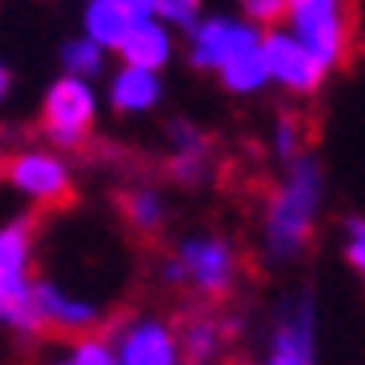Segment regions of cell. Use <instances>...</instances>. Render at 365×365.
<instances>
[{
    "label": "cell",
    "instance_id": "cb8c5ba5",
    "mask_svg": "<svg viewBox=\"0 0 365 365\" xmlns=\"http://www.w3.org/2000/svg\"><path fill=\"white\" fill-rule=\"evenodd\" d=\"M281 12H285V0H237V16H245L257 29L281 24Z\"/></svg>",
    "mask_w": 365,
    "mask_h": 365
},
{
    "label": "cell",
    "instance_id": "484cf974",
    "mask_svg": "<svg viewBox=\"0 0 365 365\" xmlns=\"http://www.w3.org/2000/svg\"><path fill=\"white\" fill-rule=\"evenodd\" d=\"M12 88H16V81H12V68H9V61L0 56V105L12 97Z\"/></svg>",
    "mask_w": 365,
    "mask_h": 365
},
{
    "label": "cell",
    "instance_id": "7c38bea8",
    "mask_svg": "<svg viewBox=\"0 0 365 365\" xmlns=\"http://www.w3.org/2000/svg\"><path fill=\"white\" fill-rule=\"evenodd\" d=\"M165 101V73L137 65H117L108 73V85L101 93V105H108L117 117H149Z\"/></svg>",
    "mask_w": 365,
    "mask_h": 365
},
{
    "label": "cell",
    "instance_id": "5b68a950",
    "mask_svg": "<svg viewBox=\"0 0 365 365\" xmlns=\"http://www.w3.org/2000/svg\"><path fill=\"white\" fill-rule=\"evenodd\" d=\"M173 261L181 265V281L201 297H225L241 277V253H237L233 237L217 233V229L181 233L173 245Z\"/></svg>",
    "mask_w": 365,
    "mask_h": 365
},
{
    "label": "cell",
    "instance_id": "52a82bcc",
    "mask_svg": "<svg viewBox=\"0 0 365 365\" xmlns=\"http://www.w3.org/2000/svg\"><path fill=\"white\" fill-rule=\"evenodd\" d=\"M261 365H322V313L309 289L289 293L277 305Z\"/></svg>",
    "mask_w": 365,
    "mask_h": 365
},
{
    "label": "cell",
    "instance_id": "9c48e42d",
    "mask_svg": "<svg viewBox=\"0 0 365 365\" xmlns=\"http://www.w3.org/2000/svg\"><path fill=\"white\" fill-rule=\"evenodd\" d=\"M261 56H265V68H269V85H277L289 97H317L325 81H329V68L297 36L285 33L281 24L261 29Z\"/></svg>",
    "mask_w": 365,
    "mask_h": 365
},
{
    "label": "cell",
    "instance_id": "d6986e66",
    "mask_svg": "<svg viewBox=\"0 0 365 365\" xmlns=\"http://www.w3.org/2000/svg\"><path fill=\"white\" fill-rule=\"evenodd\" d=\"M48 365H117V357H113L108 337H101L93 329V333H76L61 354L48 357Z\"/></svg>",
    "mask_w": 365,
    "mask_h": 365
},
{
    "label": "cell",
    "instance_id": "4fadbf2b",
    "mask_svg": "<svg viewBox=\"0 0 365 365\" xmlns=\"http://www.w3.org/2000/svg\"><path fill=\"white\" fill-rule=\"evenodd\" d=\"M113 56H120V65L165 73V68L177 61V33H173L165 21H157V16H137Z\"/></svg>",
    "mask_w": 365,
    "mask_h": 365
},
{
    "label": "cell",
    "instance_id": "7a4b0ae2",
    "mask_svg": "<svg viewBox=\"0 0 365 365\" xmlns=\"http://www.w3.org/2000/svg\"><path fill=\"white\" fill-rule=\"evenodd\" d=\"M36 285V229L29 217L0 225V325L21 337H36L41 322L33 313Z\"/></svg>",
    "mask_w": 365,
    "mask_h": 365
},
{
    "label": "cell",
    "instance_id": "f1b7e54d",
    "mask_svg": "<svg viewBox=\"0 0 365 365\" xmlns=\"http://www.w3.org/2000/svg\"><path fill=\"white\" fill-rule=\"evenodd\" d=\"M0 161H4V157H0Z\"/></svg>",
    "mask_w": 365,
    "mask_h": 365
},
{
    "label": "cell",
    "instance_id": "8fae6325",
    "mask_svg": "<svg viewBox=\"0 0 365 365\" xmlns=\"http://www.w3.org/2000/svg\"><path fill=\"white\" fill-rule=\"evenodd\" d=\"M33 313H36V322H41V329H56V333H68V337L93 333L101 325V317H105L93 297L68 289V285H61L53 277H36Z\"/></svg>",
    "mask_w": 365,
    "mask_h": 365
},
{
    "label": "cell",
    "instance_id": "ba28073f",
    "mask_svg": "<svg viewBox=\"0 0 365 365\" xmlns=\"http://www.w3.org/2000/svg\"><path fill=\"white\" fill-rule=\"evenodd\" d=\"M253 44H261V29L249 24L245 16H237V12H201L185 29V61L197 73L213 76L229 56L245 53Z\"/></svg>",
    "mask_w": 365,
    "mask_h": 365
},
{
    "label": "cell",
    "instance_id": "ffe728a7",
    "mask_svg": "<svg viewBox=\"0 0 365 365\" xmlns=\"http://www.w3.org/2000/svg\"><path fill=\"white\" fill-rule=\"evenodd\" d=\"M305 125H301L293 113H285V117L273 120V129H269V149H273V157H281V161H293L297 153H305Z\"/></svg>",
    "mask_w": 365,
    "mask_h": 365
},
{
    "label": "cell",
    "instance_id": "4316f807",
    "mask_svg": "<svg viewBox=\"0 0 365 365\" xmlns=\"http://www.w3.org/2000/svg\"><path fill=\"white\" fill-rule=\"evenodd\" d=\"M161 281H165V285H185V281H181V265L173 261V253L161 261Z\"/></svg>",
    "mask_w": 365,
    "mask_h": 365
},
{
    "label": "cell",
    "instance_id": "ac0fdd59",
    "mask_svg": "<svg viewBox=\"0 0 365 365\" xmlns=\"http://www.w3.org/2000/svg\"><path fill=\"white\" fill-rule=\"evenodd\" d=\"M125 221H129L137 233H145V237L161 233L165 221H169V201H165V193L161 189H153V185L133 189V193L125 197Z\"/></svg>",
    "mask_w": 365,
    "mask_h": 365
},
{
    "label": "cell",
    "instance_id": "30bf717a",
    "mask_svg": "<svg viewBox=\"0 0 365 365\" xmlns=\"http://www.w3.org/2000/svg\"><path fill=\"white\" fill-rule=\"evenodd\" d=\"M117 365H181V341L177 325L161 313H137L113 329L108 337Z\"/></svg>",
    "mask_w": 365,
    "mask_h": 365
},
{
    "label": "cell",
    "instance_id": "44dd1931",
    "mask_svg": "<svg viewBox=\"0 0 365 365\" xmlns=\"http://www.w3.org/2000/svg\"><path fill=\"white\" fill-rule=\"evenodd\" d=\"M341 261L357 277L365 273V217L361 213H345L341 221Z\"/></svg>",
    "mask_w": 365,
    "mask_h": 365
},
{
    "label": "cell",
    "instance_id": "83f0119b",
    "mask_svg": "<svg viewBox=\"0 0 365 365\" xmlns=\"http://www.w3.org/2000/svg\"><path fill=\"white\" fill-rule=\"evenodd\" d=\"M120 9H129L133 16H153V9H149V0H117Z\"/></svg>",
    "mask_w": 365,
    "mask_h": 365
},
{
    "label": "cell",
    "instance_id": "603a6c76",
    "mask_svg": "<svg viewBox=\"0 0 365 365\" xmlns=\"http://www.w3.org/2000/svg\"><path fill=\"white\" fill-rule=\"evenodd\" d=\"M169 173H173V181H181V185H201L205 173H209V153H173Z\"/></svg>",
    "mask_w": 365,
    "mask_h": 365
},
{
    "label": "cell",
    "instance_id": "6da1fadb",
    "mask_svg": "<svg viewBox=\"0 0 365 365\" xmlns=\"http://www.w3.org/2000/svg\"><path fill=\"white\" fill-rule=\"evenodd\" d=\"M325 197H329V177L317 153H297L293 161H285L281 181L273 185V193L265 197L261 209V257L265 265L285 269L297 265L305 257V249L313 245V233L322 225Z\"/></svg>",
    "mask_w": 365,
    "mask_h": 365
},
{
    "label": "cell",
    "instance_id": "2e32d148",
    "mask_svg": "<svg viewBox=\"0 0 365 365\" xmlns=\"http://www.w3.org/2000/svg\"><path fill=\"white\" fill-rule=\"evenodd\" d=\"M213 76L221 81V88H225L229 97H257V93H265L269 88V68H265V56H261V44L229 56Z\"/></svg>",
    "mask_w": 365,
    "mask_h": 365
},
{
    "label": "cell",
    "instance_id": "7402d4cb",
    "mask_svg": "<svg viewBox=\"0 0 365 365\" xmlns=\"http://www.w3.org/2000/svg\"><path fill=\"white\" fill-rule=\"evenodd\" d=\"M149 9L157 21H165L173 33H185L189 24L205 12V0H149Z\"/></svg>",
    "mask_w": 365,
    "mask_h": 365
},
{
    "label": "cell",
    "instance_id": "8992f818",
    "mask_svg": "<svg viewBox=\"0 0 365 365\" xmlns=\"http://www.w3.org/2000/svg\"><path fill=\"white\" fill-rule=\"evenodd\" d=\"M0 177L16 197L33 205H65L76 189V177H73V161L68 153H56L48 145H24V149L9 153L0 161Z\"/></svg>",
    "mask_w": 365,
    "mask_h": 365
},
{
    "label": "cell",
    "instance_id": "277c9868",
    "mask_svg": "<svg viewBox=\"0 0 365 365\" xmlns=\"http://www.w3.org/2000/svg\"><path fill=\"white\" fill-rule=\"evenodd\" d=\"M281 29L297 36L329 73L349 65V53H354V4L349 0H285Z\"/></svg>",
    "mask_w": 365,
    "mask_h": 365
},
{
    "label": "cell",
    "instance_id": "3957f363",
    "mask_svg": "<svg viewBox=\"0 0 365 365\" xmlns=\"http://www.w3.org/2000/svg\"><path fill=\"white\" fill-rule=\"evenodd\" d=\"M97 120H101L97 81L68 76V73H56L48 81V88L41 97V113H36V125H41V137L48 149L76 153L81 145H88Z\"/></svg>",
    "mask_w": 365,
    "mask_h": 365
},
{
    "label": "cell",
    "instance_id": "d4e9b609",
    "mask_svg": "<svg viewBox=\"0 0 365 365\" xmlns=\"http://www.w3.org/2000/svg\"><path fill=\"white\" fill-rule=\"evenodd\" d=\"M169 149L173 153H209V140H205V133L197 129V125L173 120L169 125Z\"/></svg>",
    "mask_w": 365,
    "mask_h": 365
},
{
    "label": "cell",
    "instance_id": "5bb4252c",
    "mask_svg": "<svg viewBox=\"0 0 365 365\" xmlns=\"http://www.w3.org/2000/svg\"><path fill=\"white\" fill-rule=\"evenodd\" d=\"M137 21L129 9H120L117 0H85L81 12V36H88L93 44H101L108 56L117 53V44L125 41L129 24Z\"/></svg>",
    "mask_w": 365,
    "mask_h": 365
},
{
    "label": "cell",
    "instance_id": "9a60e30c",
    "mask_svg": "<svg viewBox=\"0 0 365 365\" xmlns=\"http://www.w3.org/2000/svg\"><path fill=\"white\" fill-rule=\"evenodd\" d=\"M225 329L229 325L213 313H193L185 317V325H177V341H181V357L185 361H197V365H209L221 345H225Z\"/></svg>",
    "mask_w": 365,
    "mask_h": 365
},
{
    "label": "cell",
    "instance_id": "e0dca14e",
    "mask_svg": "<svg viewBox=\"0 0 365 365\" xmlns=\"http://www.w3.org/2000/svg\"><path fill=\"white\" fill-rule=\"evenodd\" d=\"M56 65H61V73H68V76L97 81V76H105V68H108V53L101 48V44H93L88 36L76 33V36H68V41H61Z\"/></svg>",
    "mask_w": 365,
    "mask_h": 365
}]
</instances>
